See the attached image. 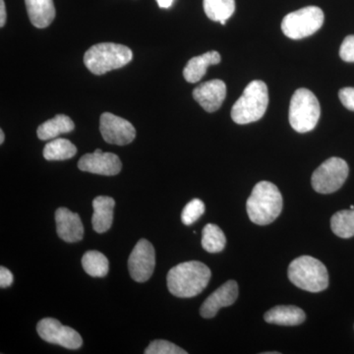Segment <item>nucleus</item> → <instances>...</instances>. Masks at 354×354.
<instances>
[{"instance_id":"f257e3e1","label":"nucleus","mask_w":354,"mask_h":354,"mask_svg":"<svg viewBox=\"0 0 354 354\" xmlns=\"http://www.w3.org/2000/svg\"><path fill=\"white\" fill-rule=\"evenodd\" d=\"M211 270L199 261H190L176 266L167 274V288L174 297H197L208 286Z\"/></svg>"},{"instance_id":"f03ea898","label":"nucleus","mask_w":354,"mask_h":354,"mask_svg":"<svg viewBox=\"0 0 354 354\" xmlns=\"http://www.w3.org/2000/svg\"><path fill=\"white\" fill-rule=\"evenodd\" d=\"M247 214L252 223L267 225L276 220L283 211L281 191L269 181H261L254 186L246 203Z\"/></svg>"},{"instance_id":"7ed1b4c3","label":"nucleus","mask_w":354,"mask_h":354,"mask_svg":"<svg viewBox=\"0 0 354 354\" xmlns=\"http://www.w3.org/2000/svg\"><path fill=\"white\" fill-rule=\"evenodd\" d=\"M132 58V50L127 46L101 43L95 44L86 51L84 64L95 75H102L111 70L125 66Z\"/></svg>"},{"instance_id":"20e7f679","label":"nucleus","mask_w":354,"mask_h":354,"mask_svg":"<svg viewBox=\"0 0 354 354\" xmlns=\"http://www.w3.org/2000/svg\"><path fill=\"white\" fill-rule=\"evenodd\" d=\"M291 283L309 292H320L329 286V274L321 261L311 256H300L290 263L288 270Z\"/></svg>"},{"instance_id":"39448f33","label":"nucleus","mask_w":354,"mask_h":354,"mask_svg":"<svg viewBox=\"0 0 354 354\" xmlns=\"http://www.w3.org/2000/svg\"><path fill=\"white\" fill-rule=\"evenodd\" d=\"M269 104V92L263 81L249 83L243 94L232 109V118L237 124H248L260 120Z\"/></svg>"},{"instance_id":"423d86ee","label":"nucleus","mask_w":354,"mask_h":354,"mask_svg":"<svg viewBox=\"0 0 354 354\" xmlns=\"http://www.w3.org/2000/svg\"><path fill=\"white\" fill-rule=\"evenodd\" d=\"M320 115V104L316 95L308 88H301L295 91L290 106L291 127L298 133L312 131L316 127Z\"/></svg>"},{"instance_id":"0eeeda50","label":"nucleus","mask_w":354,"mask_h":354,"mask_svg":"<svg viewBox=\"0 0 354 354\" xmlns=\"http://www.w3.org/2000/svg\"><path fill=\"white\" fill-rule=\"evenodd\" d=\"M323 23L322 9L308 6L288 14L281 22V30L288 38L301 39L315 34Z\"/></svg>"},{"instance_id":"6e6552de","label":"nucleus","mask_w":354,"mask_h":354,"mask_svg":"<svg viewBox=\"0 0 354 354\" xmlns=\"http://www.w3.org/2000/svg\"><path fill=\"white\" fill-rule=\"evenodd\" d=\"M348 165L339 158H330L312 174V187L321 194H330L339 189L348 176Z\"/></svg>"},{"instance_id":"1a4fd4ad","label":"nucleus","mask_w":354,"mask_h":354,"mask_svg":"<svg viewBox=\"0 0 354 354\" xmlns=\"http://www.w3.org/2000/svg\"><path fill=\"white\" fill-rule=\"evenodd\" d=\"M38 334L44 342L58 344L68 349H78L82 346L83 339L77 330L64 326L55 318H44L37 326Z\"/></svg>"},{"instance_id":"9d476101","label":"nucleus","mask_w":354,"mask_h":354,"mask_svg":"<svg viewBox=\"0 0 354 354\" xmlns=\"http://www.w3.org/2000/svg\"><path fill=\"white\" fill-rule=\"evenodd\" d=\"M155 266V248L150 241L141 239L133 248L128 259L130 276L137 283H145L152 277Z\"/></svg>"},{"instance_id":"9b49d317","label":"nucleus","mask_w":354,"mask_h":354,"mask_svg":"<svg viewBox=\"0 0 354 354\" xmlns=\"http://www.w3.org/2000/svg\"><path fill=\"white\" fill-rule=\"evenodd\" d=\"M100 131L104 141L113 145H128L136 137V130L132 123L109 113L102 114L100 120Z\"/></svg>"},{"instance_id":"f8f14e48","label":"nucleus","mask_w":354,"mask_h":354,"mask_svg":"<svg viewBox=\"0 0 354 354\" xmlns=\"http://www.w3.org/2000/svg\"><path fill=\"white\" fill-rule=\"evenodd\" d=\"M80 171L100 176H113L120 174L122 162L120 157L113 153H104L100 149L94 153H86L79 160Z\"/></svg>"},{"instance_id":"ddd939ff","label":"nucleus","mask_w":354,"mask_h":354,"mask_svg":"<svg viewBox=\"0 0 354 354\" xmlns=\"http://www.w3.org/2000/svg\"><path fill=\"white\" fill-rule=\"evenodd\" d=\"M237 297H239V285L234 279L228 281L205 300L200 308V314L203 318H213L221 308L234 304Z\"/></svg>"},{"instance_id":"4468645a","label":"nucleus","mask_w":354,"mask_h":354,"mask_svg":"<svg viewBox=\"0 0 354 354\" xmlns=\"http://www.w3.org/2000/svg\"><path fill=\"white\" fill-rule=\"evenodd\" d=\"M227 95V85L218 79L208 81L193 91L195 101L208 113L218 111Z\"/></svg>"},{"instance_id":"2eb2a0df","label":"nucleus","mask_w":354,"mask_h":354,"mask_svg":"<svg viewBox=\"0 0 354 354\" xmlns=\"http://www.w3.org/2000/svg\"><path fill=\"white\" fill-rule=\"evenodd\" d=\"M58 236L68 243L82 241L84 227L78 214L67 208H58L55 212Z\"/></svg>"},{"instance_id":"dca6fc26","label":"nucleus","mask_w":354,"mask_h":354,"mask_svg":"<svg viewBox=\"0 0 354 354\" xmlns=\"http://www.w3.org/2000/svg\"><path fill=\"white\" fill-rule=\"evenodd\" d=\"M115 201L113 198L109 196H99L93 201L92 225L93 228L97 234H104L108 232L113 225V209Z\"/></svg>"},{"instance_id":"f3484780","label":"nucleus","mask_w":354,"mask_h":354,"mask_svg":"<svg viewBox=\"0 0 354 354\" xmlns=\"http://www.w3.org/2000/svg\"><path fill=\"white\" fill-rule=\"evenodd\" d=\"M27 13L32 25L39 29L48 27L55 18L53 0H25Z\"/></svg>"},{"instance_id":"a211bd4d","label":"nucleus","mask_w":354,"mask_h":354,"mask_svg":"<svg viewBox=\"0 0 354 354\" xmlns=\"http://www.w3.org/2000/svg\"><path fill=\"white\" fill-rule=\"evenodd\" d=\"M221 59L220 53L215 50L191 58L186 66L184 67V78L189 83L199 82L206 74L208 67L220 64Z\"/></svg>"},{"instance_id":"6ab92c4d","label":"nucleus","mask_w":354,"mask_h":354,"mask_svg":"<svg viewBox=\"0 0 354 354\" xmlns=\"http://www.w3.org/2000/svg\"><path fill=\"white\" fill-rule=\"evenodd\" d=\"M266 322L281 326H298L306 319L304 310L297 306H276L265 314Z\"/></svg>"},{"instance_id":"aec40b11","label":"nucleus","mask_w":354,"mask_h":354,"mask_svg":"<svg viewBox=\"0 0 354 354\" xmlns=\"http://www.w3.org/2000/svg\"><path fill=\"white\" fill-rule=\"evenodd\" d=\"M74 128L75 124L69 116L65 114H57L55 118L39 125L37 134L39 139L46 141V140L55 139L60 134L73 131Z\"/></svg>"},{"instance_id":"412c9836","label":"nucleus","mask_w":354,"mask_h":354,"mask_svg":"<svg viewBox=\"0 0 354 354\" xmlns=\"http://www.w3.org/2000/svg\"><path fill=\"white\" fill-rule=\"evenodd\" d=\"M203 6L209 19L225 25L227 21L234 15L235 0H204Z\"/></svg>"},{"instance_id":"4be33fe9","label":"nucleus","mask_w":354,"mask_h":354,"mask_svg":"<svg viewBox=\"0 0 354 354\" xmlns=\"http://www.w3.org/2000/svg\"><path fill=\"white\" fill-rule=\"evenodd\" d=\"M43 153L46 160H65L76 155L77 148L69 140L57 138L46 144Z\"/></svg>"},{"instance_id":"5701e85b","label":"nucleus","mask_w":354,"mask_h":354,"mask_svg":"<svg viewBox=\"0 0 354 354\" xmlns=\"http://www.w3.org/2000/svg\"><path fill=\"white\" fill-rule=\"evenodd\" d=\"M83 269L88 276L104 278L108 274L109 264L108 258L99 251H88L82 257Z\"/></svg>"},{"instance_id":"b1692460","label":"nucleus","mask_w":354,"mask_h":354,"mask_svg":"<svg viewBox=\"0 0 354 354\" xmlns=\"http://www.w3.org/2000/svg\"><path fill=\"white\" fill-rule=\"evenodd\" d=\"M330 228L341 239L354 236V209H342L335 213L330 218Z\"/></svg>"},{"instance_id":"393cba45","label":"nucleus","mask_w":354,"mask_h":354,"mask_svg":"<svg viewBox=\"0 0 354 354\" xmlns=\"http://www.w3.org/2000/svg\"><path fill=\"white\" fill-rule=\"evenodd\" d=\"M227 239L218 225L208 223L202 232V246L207 252L218 253L225 249Z\"/></svg>"},{"instance_id":"a878e982","label":"nucleus","mask_w":354,"mask_h":354,"mask_svg":"<svg viewBox=\"0 0 354 354\" xmlns=\"http://www.w3.org/2000/svg\"><path fill=\"white\" fill-rule=\"evenodd\" d=\"M205 213V204L200 199H193L184 207L181 214V221L184 225H190L199 220Z\"/></svg>"},{"instance_id":"bb28decb","label":"nucleus","mask_w":354,"mask_h":354,"mask_svg":"<svg viewBox=\"0 0 354 354\" xmlns=\"http://www.w3.org/2000/svg\"><path fill=\"white\" fill-rule=\"evenodd\" d=\"M146 354H187V351L179 348L171 342L157 339L149 344L145 349Z\"/></svg>"},{"instance_id":"cd10ccee","label":"nucleus","mask_w":354,"mask_h":354,"mask_svg":"<svg viewBox=\"0 0 354 354\" xmlns=\"http://www.w3.org/2000/svg\"><path fill=\"white\" fill-rule=\"evenodd\" d=\"M339 57L346 62H354V35L346 37L339 48Z\"/></svg>"},{"instance_id":"c85d7f7f","label":"nucleus","mask_w":354,"mask_h":354,"mask_svg":"<svg viewBox=\"0 0 354 354\" xmlns=\"http://www.w3.org/2000/svg\"><path fill=\"white\" fill-rule=\"evenodd\" d=\"M339 97L346 109L354 111V88H342L339 92Z\"/></svg>"},{"instance_id":"c756f323","label":"nucleus","mask_w":354,"mask_h":354,"mask_svg":"<svg viewBox=\"0 0 354 354\" xmlns=\"http://www.w3.org/2000/svg\"><path fill=\"white\" fill-rule=\"evenodd\" d=\"M13 283L12 272L9 271L7 268L1 266L0 267V288H6Z\"/></svg>"},{"instance_id":"7c9ffc66","label":"nucleus","mask_w":354,"mask_h":354,"mask_svg":"<svg viewBox=\"0 0 354 354\" xmlns=\"http://www.w3.org/2000/svg\"><path fill=\"white\" fill-rule=\"evenodd\" d=\"M6 23V8L4 0H0V27H4Z\"/></svg>"},{"instance_id":"2f4dec72","label":"nucleus","mask_w":354,"mask_h":354,"mask_svg":"<svg viewBox=\"0 0 354 354\" xmlns=\"http://www.w3.org/2000/svg\"><path fill=\"white\" fill-rule=\"evenodd\" d=\"M174 0H157L158 6L160 7V8H169L172 6V3H174Z\"/></svg>"},{"instance_id":"473e14b6","label":"nucleus","mask_w":354,"mask_h":354,"mask_svg":"<svg viewBox=\"0 0 354 354\" xmlns=\"http://www.w3.org/2000/svg\"><path fill=\"white\" fill-rule=\"evenodd\" d=\"M4 139H6V135H4L3 130H0V144H3Z\"/></svg>"},{"instance_id":"72a5a7b5","label":"nucleus","mask_w":354,"mask_h":354,"mask_svg":"<svg viewBox=\"0 0 354 354\" xmlns=\"http://www.w3.org/2000/svg\"><path fill=\"white\" fill-rule=\"evenodd\" d=\"M351 209H354V206H351Z\"/></svg>"}]
</instances>
